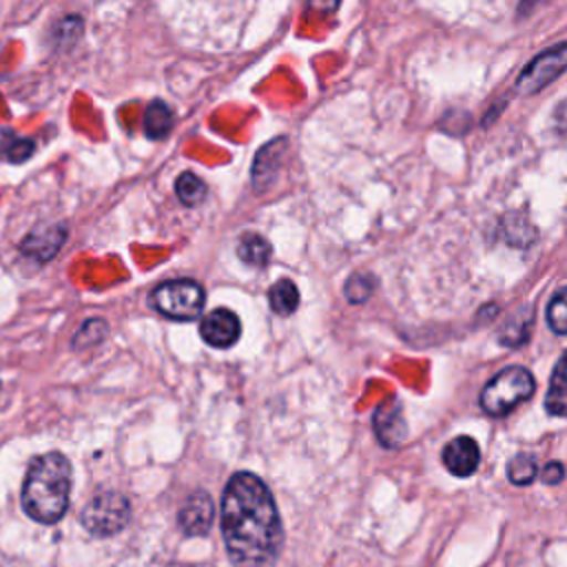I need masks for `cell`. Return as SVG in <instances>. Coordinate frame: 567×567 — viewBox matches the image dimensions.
<instances>
[{"label": "cell", "mask_w": 567, "mask_h": 567, "mask_svg": "<svg viewBox=\"0 0 567 567\" xmlns=\"http://www.w3.org/2000/svg\"><path fill=\"white\" fill-rule=\"evenodd\" d=\"M221 536L235 567H270L281 547V518L266 483L237 472L221 496Z\"/></svg>", "instance_id": "1"}, {"label": "cell", "mask_w": 567, "mask_h": 567, "mask_svg": "<svg viewBox=\"0 0 567 567\" xmlns=\"http://www.w3.org/2000/svg\"><path fill=\"white\" fill-rule=\"evenodd\" d=\"M71 465L64 454L47 452L38 456L22 485V509L29 518L51 525L58 523L69 507Z\"/></svg>", "instance_id": "2"}, {"label": "cell", "mask_w": 567, "mask_h": 567, "mask_svg": "<svg viewBox=\"0 0 567 567\" xmlns=\"http://www.w3.org/2000/svg\"><path fill=\"white\" fill-rule=\"evenodd\" d=\"M534 377L520 365H509L494 374L481 390V408L489 416H505L518 403L527 401L534 394Z\"/></svg>", "instance_id": "3"}, {"label": "cell", "mask_w": 567, "mask_h": 567, "mask_svg": "<svg viewBox=\"0 0 567 567\" xmlns=\"http://www.w3.org/2000/svg\"><path fill=\"white\" fill-rule=\"evenodd\" d=\"M204 301V288L193 279H171L151 292V306L159 315L177 321H190L199 317Z\"/></svg>", "instance_id": "4"}, {"label": "cell", "mask_w": 567, "mask_h": 567, "mask_svg": "<svg viewBox=\"0 0 567 567\" xmlns=\"http://www.w3.org/2000/svg\"><path fill=\"white\" fill-rule=\"evenodd\" d=\"M131 505L120 492H100L82 509V525L95 536L117 534L128 523Z\"/></svg>", "instance_id": "5"}, {"label": "cell", "mask_w": 567, "mask_h": 567, "mask_svg": "<svg viewBox=\"0 0 567 567\" xmlns=\"http://www.w3.org/2000/svg\"><path fill=\"white\" fill-rule=\"evenodd\" d=\"M567 71V42L549 47L540 55H536L518 75L514 89L520 95H532L547 84H551L558 75Z\"/></svg>", "instance_id": "6"}, {"label": "cell", "mask_w": 567, "mask_h": 567, "mask_svg": "<svg viewBox=\"0 0 567 567\" xmlns=\"http://www.w3.org/2000/svg\"><path fill=\"white\" fill-rule=\"evenodd\" d=\"M372 427L381 445L399 447L408 439V423L401 410V403L390 399L377 408L372 416Z\"/></svg>", "instance_id": "7"}, {"label": "cell", "mask_w": 567, "mask_h": 567, "mask_svg": "<svg viewBox=\"0 0 567 567\" xmlns=\"http://www.w3.org/2000/svg\"><path fill=\"white\" fill-rule=\"evenodd\" d=\"M199 334L213 348H230L241 334V323L235 312L217 308L202 319Z\"/></svg>", "instance_id": "8"}, {"label": "cell", "mask_w": 567, "mask_h": 567, "mask_svg": "<svg viewBox=\"0 0 567 567\" xmlns=\"http://www.w3.org/2000/svg\"><path fill=\"white\" fill-rule=\"evenodd\" d=\"M66 237L64 224H40L20 244V250L38 261H49L62 248Z\"/></svg>", "instance_id": "9"}, {"label": "cell", "mask_w": 567, "mask_h": 567, "mask_svg": "<svg viewBox=\"0 0 567 567\" xmlns=\"http://www.w3.org/2000/svg\"><path fill=\"white\" fill-rule=\"evenodd\" d=\"M213 518H215L213 498H210L206 492H202V489L193 492V494L184 501V505H182V509H179V516H177L179 527H182L186 534H190V536H204V534L210 529Z\"/></svg>", "instance_id": "10"}, {"label": "cell", "mask_w": 567, "mask_h": 567, "mask_svg": "<svg viewBox=\"0 0 567 567\" xmlns=\"http://www.w3.org/2000/svg\"><path fill=\"white\" fill-rule=\"evenodd\" d=\"M443 463L454 476L467 478L478 470L481 450L472 436H456L443 447Z\"/></svg>", "instance_id": "11"}, {"label": "cell", "mask_w": 567, "mask_h": 567, "mask_svg": "<svg viewBox=\"0 0 567 567\" xmlns=\"http://www.w3.org/2000/svg\"><path fill=\"white\" fill-rule=\"evenodd\" d=\"M545 408L554 416H567V352L558 359L549 388L545 394Z\"/></svg>", "instance_id": "12"}, {"label": "cell", "mask_w": 567, "mask_h": 567, "mask_svg": "<svg viewBox=\"0 0 567 567\" xmlns=\"http://www.w3.org/2000/svg\"><path fill=\"white\" fill-rule=\"evenodd\" d=\"M281 146H284V140H275V142L266 144V146L259 151V155L255 157V164H252V182H255V188H264V186L272 179V175H275V171H277V164H279V159H281V155H284Z\"/></svg>", "instance_id": "13"}, {"label": "cell", "mask_w": 567, "mask_h": 567, "mask_svg": "<svg viewBox=\"0 0 567 567\" xmlns=\"http://www.w3.org/2000/svg\"><path fill=\"white\" fill-rule=\"evenodd\" d=\"M173 128V111L162 102L155 100L146 106L144 111V131L148 137L157 140V137H166Z\"/></svg>", "instance_id": "14"}, {"label": "cell", "mask_w": 567, "mask_h": 567, "mask_svg": "<svg viewBox=\"0 0 567 567\" xmlns=\"http://www.w3.org/2000/svg\"><path fill=\"white\" fill-rule=\"evenodd\" d=\"M270 244L261 237V235H255V233H248L239 239V246H237V255L244 264L248 266H266L270 261Z\"/></svg>", "instance_id": "15"}, {"label": "cell", "mask_w": 567, "mask_h": 567, "mask_svg": "<svg viewBox=\"0 0 567 567\" xmlns=\"http://www.w3.org/2000/svg\"><path fill=\"white\" fill-rule=\"evenodd\" d=\"M268 301H270V308L272 312L286 317V315H292L297 303H299V292H297V286L290 281V279H279L270 292H268Z\"/></svg>", "instance_id": "16"}, {"label": "cell", "mask_w": 567, "mask_h": 567, "mask_svg": "<svg viewBox=\"0 0 567 567\" xmlns=\"http://www.w3.org/2000/svg\"><path fill=\"white\" fill-rule=\"evenodd\" d=\"M175 193L182 199V204L186 206H195L206 197V184L190 171L182 173L175 182Z\"/></svg>", "instance_id": "17"}, {"label": "cell", "mask_w": 567, "mask_h": 567, "mask_svg": "<svg viewBox=\"0 0 567 567\" xmlns=\"http://www.w3.org/2000/svg\"><path fill=\"white\" fill-rule=\"evenodd\" d=\"M538 474V463L532 454H516L507 465V476L514 485H529Z\"/></svg>", "instance_id": "18"}, {"label": "cell", "mask_w": 567, "mask_h": 567, "mask_svg": "<svg viewBox=\"0 0 567 567\" xmlns=\"http://www.w3.org/2000/svg\"><path fill=\"white\" fill-rule=\"evenodd\" d=\"M547 323L554 332L567 334V288L558 290L547 306Z\"/></svg>", "instance_id": "19"}, {"label": "cell", "mask_w": 567, "mask_h": 567, "mask_svg": "<svg viewBox=\"0 0 567 567\" xmlns=\"http://www.w3.org/2000/svg\"><path fill=\"white\" fill-rule=\"evenodd\" d=\"M529 328H532V312L529 310H525V315L520 312L505 330H503V334H501V343H505V346H512V348H516V346H520V343H525L527 341V337H529Z\"/></svg>", "instance_id": "20"}, {"label": "cell", "mask_w": 567, "mask_h": 567, "mask_svg": "<svg viewBox=\"0 0 567 567\" xmlns=\"http://www.w3.org/2000/svg\"><path fill=\"white\" fill-rule=\"evenodd\" d=\"M346 297L350 303H363L370 299V295L374 292V279L370 275H361L354 272L348 281H346Z\"/></svg>", "instance_id": "21"}, {"label": "cell", "mask_w": 567, "mask_h": 567, "mask_svg": "<svg viewBox=\"0 0 567 567\" xmlns=\"http://www.w3.org/2000/svg\"><path fill=\"white\" fill-rule=\"evenodd\" d=\"M104 334H106V323H104L102 319H91V321H86V323L78 330V334H75V339H73V346H75L78 350L89 348V346H95V343H100V341L104 339Z\"/></svg>", "instance_id": "22"}, {"label": "cell", "mask_w": 567, "mask_h": 567, "mask_svg": "<svg viewBox=\"0 0 567 567\" xmlns=\"http://www.w3.org/2000/svg\"><path fill=\"white\" fill-rule=\"evenodd\" d=\"M18 151H22V153L29 157L31 151H33V144H31L29 140H20V137H18L11 146H0V155L7 157L9 162H22V159H24Z\"/></svg>", "instance_id": "23"}, {"label": "cell", "mask_w": 567, "mask_h": 567, "mask_svg": "<svg viewBox=\"0 0 567 567\" xmlns=\"http://www.w3.org/2000/svg\"><path fill=\"white\" fill-rule=\"evenodd\" d=\"M563 476H565V467H563L558 461H549V463H545V467L540 470V481L547 483V485L560 483Z\"/></svg>", "instance_id": "24"}, {"label": "cell", "mask_w": 567, "mask_h": 567, "mask_svg": "<svg viewBox=\"0 0 567 567\" xmlns=\"http://www.w3.org/2000/svg\"><path fill=\"white\" fill-rule=\"evenodd\" d=\"M341 0H308V7H312L315 11H321V13H332L337 7H339Z\"/></svg>", "instance_id": "25"}, {"label": "cell", "mask_w": 567, "mask_h": 567, "mask_svg": "<svg viewBox=\"0 0 567 567\" xmlns=\"http://www.w3.org/2000/svg\"><path fill=\"white\" fill-rule=\"evenodd\" d=\"M556 126L560 131H567V102H563L558 109H556Z\"/></svg>", "instance_id": "26"}]
</instances>
